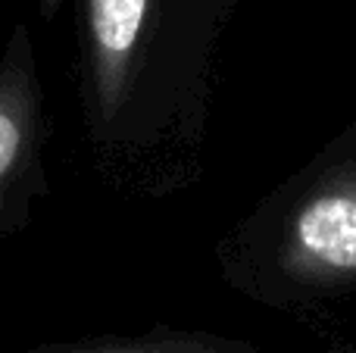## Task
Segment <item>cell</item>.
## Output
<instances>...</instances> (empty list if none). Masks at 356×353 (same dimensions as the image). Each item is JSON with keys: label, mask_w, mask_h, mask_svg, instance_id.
Here are the masks:
<instances>
[{"label": "cell", "mask_w": 356, "mask_h": 353, "mask_svg": "<svg viewBox=\"0 0 356 353\" xmlns=\"http://www.w3.org/2000/svg\"><path fill=\"white\" fill-rule=\"evenodd\" d=\"M0 353H263L250 341L225 338L203 329L154 325L138 335H94L79 341H50L35 347H10Z\"/></svg>", "instance_id": "obj_4"}, {"label": "cell", "mask_w": 356, "mask_h": 353, "mask_svg": "<svg viewBox=\"0 0 356 353\" xmlns=\"http://www.w3.org/2000/svg\"><path fill=\"white\" fill-rule=\"evenodd\" d=\"M244 300L319 325L356 297V119L216 241Z\"/></svg>", "instance_id": "obj_2"}, {"label": "cell", "mask_w": 356, "mask_h": 353, "mask_svg": "<svg viewBox=\"0 0 356 353\" xmlns=\"http://www.w3.org/2000/svg\"><path fill=\"white\" fill-rule=\"evenodd\" d=\"M47 116L35 44L16 25L0 54V238L25 231L50 197Z\"/></svg>", "instance_id": "obj_3"}, {"label": "cell", "mask_w": 356, "mask_h": 353, "mask_svg": "<svg viewBox=\"0 0 356 353\" xmlns=\"http://www.w3.org/2000/svg\"><path fill=\"white\" fill-rule=\"evenodd\" d=\"M325 353H356V344L353 341H338V344H332Z\"/></svg>", "instance_id": "obj_5"}, {"label": "cell", "mask_w": 356, "mask_h": 353, "mask_svg": "<svg viewBox=\"0 0 356 353\" xmlns=\"http://www.w3.org/2000/svg\"><path fill=\"white\" fill-rule=\"evenodd\" d=\"M232 0H75L81 147L113 194L160 204L200 185Z\"/></svg>", "instance_id": "obj_1"}]
</instances>
